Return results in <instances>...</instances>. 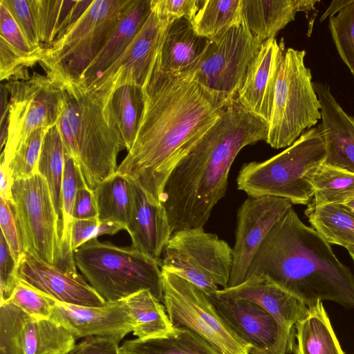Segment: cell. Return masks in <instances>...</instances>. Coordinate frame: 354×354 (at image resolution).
I'll return each instance as SVG.
<instances>
[{"label":"cell","mask_w":354,"mask_h":354,"mask_svg":"<svg viewBox=\"0 0 354 354\" xmlns=\"http://www.w3.org/2000/svg\"><path fill=\"white\" fill-rule=\"evenodd\" d=\"M142 90L137 134L116 172L162 203L171 171L218 119L223 106L196 82L162 72L157 59Z\"/></svg>","instance_id":"6da1fadb"},{"label":"cell","mask_w":354,"mask_h":354,"mask_svg":"<svg viewBox=\"0 0 354 354\" xmlns=\"http://www.w3.org/2000/svg\"><path fill=\"white\" fill-rule=\"evenodd\" d=\"M268 123L237 98L223 106L216 122L177 164L163 190L162 203L173 232L203 227L224 197L228 176L245 147L268 138Z\"/></svg>","instance_id":"7a4b0ae2"},{"label":"cell","mask_w":354,"mask_h":354,"mask_svg":"<svg viewBox=\"0 0 354 354\" xmlns=\"http://www.w3.org/2000/svg\"><path fill=\"white\" fill-rule=\"evenodd\" d=\"M252 275L270 279L307 306L328 300L354 309V275L292 207L261 243L246 279Z\"/></svg>","instance_id":"3957f363"},{"label":"cell","mask_w":354,"mask_h":354,"mask_svg":"<svg viewBox=\"0 0 354 354\" xmlns=\"http://www.w3.org/2000/svg\"><path fill=\"white\" fill-rule=\"evenodd\" d=\"M62 93L57 125L65 150L94 189L115 174L119 153L126 149L115 113L113 95L91 91L84 81L52 66L42 67Z\"/></svg>","instance_id":"277c9868"},{"label":"cell","mask_w":354,"mask_h":354,"mask_svg":"<svg viewBox=\"0 0 354 354\" xmlns=\"http://www.w3.org/2000/svg\"><path fill=\"white\" fill-rule=\"evenodd\" d=\"M326 150L319 125L312 127L287 149L262 162L244 164L238 189L248 196H270L308 205L314 194L313 178L324 164Z\"/></svg>","instance_id":"5b68a950"},{"label":"cell","mask_w":354,"mask_h":354,"mask_svg":"<svg viewBox=\"0 0 354 354\" xmlns=\"http://www.w3.org/2000/svg\"><path fill=\"white\" fill-rule=\"evenodd\" d=\"M75 265L106 301L142 290L163 303L161 263L130 247L92 239L73 252Z\"/></svg>","instance_id":"8992f818"},{"label":"cell","mask_w":354,"mask_h":354,"mask_svg":"<svg viewBox=\"0 0 354 354\" xmlns=\"http://www.w3.org/2000/svg\"><path fill=\"white\" fill-rule=\"evenodd\" d=\"M11 205L24 252L63 270L77 273L74 259L67 255L62 245V223L46 180L37 174L15 180Z\"/></svg>","instance_id":"52a82bcc"},{"label":"cell","mask_w":354,"mask_h":354,"mask_svg":"<svg viewBox=\"0 0 354 354\" xmlns=\"http://www.w3.org/2000/svg\"><path fill=\"white\" fill-rule=\"evenodd\" d=\"M306 51L286 50L277 80L266 142L280 149L292 145L306 129L322 118L321 105L313 87Z\"/></svg>","instance_id":"ba28073f"},{"label":"cell","mask_w":354,"mask_h":354,"mask_svg":"<svg viewBox=\"0 0 354 354\" xmlns=\"http://www.w3.org/2000/svg\"><path fill=\"white\" fill-rule=\"evenodd\" d=\"M133 0H94L67 32L43 49L39 64L80 77L116 29Z\"/></svg>","instance_id":"9c48e42d"},{"label":"cell","mask_w":354,"mask_h":354,"mask_svg":"<svg viewBox=\"0 0 354 354\" xmlns=\"http://www.w3.org/2000/svg\"><path fill=\"white\" fill-rule=\"evenodd\" d=\"M232 266V248L203 227L174 232L161 259V268L186 279L207 295L218 286L227 287Z\"/></svg>","instance_id":"30bf717a"},{"label":"cell","mask_w":354,"mask_h":354,"mask_svg":"<svg viewBox=\"0 0 354 354\" xmlns=\"http://www.w3.org/2000/svg\"><path fill=\"white\" fill-rule=\"evenodd\" d=\"M261 44L242 20L221 39L210 41L194 67L181 77L198 84L222 107L236 98Z\"/></svg>","instance_id":"8fae6325"},{"label":"cell","mask_w":354,"mask_h":354,"mask_svg":"<svg viewBox=\"0 0 354 354\" xmlns=\"http://www.w3.org/2000/svg\"><path fill=\"white\" fill-rule=\"evenodd\" d=\"M161 270L163 304L175 328L193 331L222 354H250V347L230 328L203 290L174 272Z\"/></svg>","instance_id":"7c38bea8"},{"label":"cell","mask_w":354,"mask_h":354,"mask_svg":"<svg viewBox=\"0 0 354 354\" xmlns=\"http://www.w3.org/2000/svg\"><path fill=\"white\" fill-rule=\"evenodd\" d=\"M9 93L8 138L1 163L10 164L17 149L35 131L57 124L62 93L51 78L36 72L23 80L3 83Z\"/></svg>","instance_id":"4fadbf2b"},{"label":"cell","mask_w":354,"mask_h":354,"mask_svg":"<svg viewBox=\"0 0 354 354\" xmlns=\"http://www.w3.org/2000/svg\"><path fill=\"white\" fill-rule=\"evenodd\" d=\"M171 20L151 12L120 57L99 77L86 85L95 92L113 95L120 87H142L154 66L166 28Z\"/></svg>","instance_id":"5bb4252c"},{"label":"cell","mask_w":354,"mask_h":354,"mask_svg":"<svg viewBox=\"0 0 354 354\" xmlns=\"http://www.w3.org/2000/svg\"><path fill=\"white\" fill-rule=\"evenodd\" d=\"M292 203L283 198L248 196L237 211L233 266L227 288L236 286L247 277L249 267L263 240Z\"/></svg>","instance_id":"9a60e30c"},{"label":"cell","mask_w":354,"mask_h":354,"mask_svg":"<svg viewBox=\"0 0 354 354\" xmlns=\"http://www.w3.org/2000/svg\"><path fill=\"white\" fill-rule=\"evenodd\" d=\"M221 290L234 298L254 301L266 309L274 318L278 326V336L273 354L292 353L295 326L308 309L301 299L262 276L252 275L236 286Z\"/></svg>","instance_id":"2e32d148"},{"label":"cell","mask_w":354,"mask_h":354,"mask_svg":"<svg viewBox=\"0 0 354 354\" xmlns=\"http://www.w3.org/2000/svg\"><path fill=\"white\" fill-rule=\"evenodd\" d=\"M207 295L230 328L250 347V354H273L278 326L266 309L254 301L234 298L221 289Z\"/></svg>","instance_id":"e0dca14e"},{"label":"cell","mask_w":354,"mask_h":354,"mask_svg":"<svg viewBox=\"0 0 354 354\" xmlns=\"http://www.w3.org/2000/svg\"><path fill=\"white\" fill-rule=\"evenodd\" d=\"M19 280L62 303L91 307L106 301L77 272H69L24 252L17 271Z\"/></svg>","instance_id":"ac0fdd59"},{"label":"cell","mask_w":354,"mask_h":354,"mask_svg":"<svg viewBox=\"0 0 354 354\" xmlns=\"http://www.w3.org/2000/svg\"><path fill=\"white\" fill-rule=\"evenodd\" d=\"M50 318L63 326L75 339L100 336L120 342L133 329L132 319L122 299L106 301L102 307L56 301Z\"/></svg>","instance_id":"d6986e66"},{"label":"cell","mask_w":354,"mask_h":354,"mask_svg":"<svg viewBox=\"0 0 354 354\" xmlns=\"http://www.w3.org/2000/svg\"><path fill=\"white\" fill-rule=\"evenodd\" d=\"M286 50L275 37L263 42L250 64L237 95L240 104L268 124L270 120L275 88Z\"/></svg>","instance_id":"ffe728a7"},{"label":"cell","mask_w":354,"mask_h":354,"mask_svg":"<svg viewBox=\"0 0 354 354\" xmlns=\"http://www.w3.org/2000/svg\"><path fill=\"white\" fill-rule=\"evenodd\" d=\"M131 183L133 204L127 230L131 245L161 263L163 250L174 232L167 212L163 203L151 198L140 184L133 180Z\"/></svg>","instance_id":"44dd1931"},{"label":"cell","mask_w":354,"mask_h":354,"mask_svg":"<svg viewBox=\"0 0 354 354\" xmlns=\"http://www.w3.org/2000/svg\"><path fill=\"white\" fill-rule=\"evenodd\" d=\"M321 105L326 157L323 165L354 174V117L345 112L329 86L313 82Z\"/></svg>","instance_id":"7402d4cb"},{"label":"cell","mask_w":354,"mask_h":354,"mask_svg":"<svg viewBox=\"0 0 354 354\" xmlns=\"http://www.w3.org/2000/svg\"><path fill=\"white\" fill-rule=\"evenodd\" d=\"M210 40L198 35L192 21L183 17L172 19L165 32L157 62L164 73L182 76L201 58Z\"/></svg>","instance_id":"603a6c76"},{"label":"cell","mask_w":354,"mask_h":354,"mask_svg":"<svg viewBox=\"0 0 354 354\" xmlns=\"http://www.w3.org/2000/svg\"><path fill=\"white\" fill-rule=\"evenodd\" d=\"M314 0H242V20L261 43L295 20L298 12L306 15L315 10Z\"/></svg>","instance_id":"cb8c5ba5"},{"label":"cell","mask_w":354,"mask_h":354,"mask_svg":"<svg viewBox=\"0 0 354 354\" xmlns=\"http://www.w3.org/2000/svg\"><path fill=\"white\" fill-rule=\"evenodd\" d=\"M151 1L133 0L116 29L80 77L86 85L99 77L127 48L151 12Z\"/></svg>","instance_id":"d4e9b609"},{"label":"cell","mask_w":354,"mask_h":354,"mask_svg":"<svg viewBox=\"0 0 354 354\" xmlns=\"http://www.w3.org/2000/svg\"><path fill=\"white\" fill-rule=\"evenodd\" d=\"M295 338L294 354H344L319 300L296 324Z\"/></svg>","instance_id":"484cf974"},{"label":"cell","mask_w":354,"mask_h":354,"mask_svg":"<svg viewBox=\"0 0 354 354\" xmlns=\"http://www.w3.org/2000/svg\"><path fill=\"white\" fill-rule=\"evenodd\" d=\"M43 49L61 38L92 1L30 0Z\"/></svg>","instance_id":"4316f807"},{"label":"cell","mask_w":354,"mask_h":354,"mask_svg":"<svg viewBox=\"0 0 354 354\" xmlns=\"http://www.w3.org/2000/svg\"><path fill=\"white\" fill-rule=\"evenodd\" d=\"M133 322V334L138 339H147L174 333L171 324L163 303L148 290H142L122 299Z\"/></svg>","instance_id":"83f0119b"},{"label":"cell","mask_w":354,"mask_h":354,"mask_svg":"<svg viewBox=\"0 0 354 354\" xmlns=\"http://www.w3.org/2000/svg\"><path fill=\"white\" fill-rule=\"evenodd\" d=\"M97 218L127 230L133 204L131 180L117 172L98 184L93 189Z\"/></svg>","instance_id":"f1b7e54d"},{"label":"cell","mask_w":354,"mask_h":354,"mask_svg":"<svg viewBox=\"0 0 354 354\" xmlns=\"http://www.w3.org/2000/svg\"><path fill=\"white\" fill-rule=\"evenodd\" d=\"M21 341L23 354H68L76 345L73 335L58 322L28 315Z\"/></svg>","instance_id":"f546056e"},{"label":"cell","mask_w":354,"mask_h":354,"mask_svg":"<svg viewBox=\"0 0 354 354\" xmlns=\"http://www.w3.org/2000/svg\"><path fill=\"white\" fill-rule=\"evenodd\" d=\"M122 354H222L207 340L184 328L174 333L147 339L127 340L120 346Z\"/></svg>","instance_id":"4dcf8cb0"},{"label":"cell","mask_w":354,"mask_h":354,"mask_svg":"<svg viewBox=\"0 0 354 354\" xmlns=\"http://www.w3.org/2000/svg\"><path fill=\"white\" fill-rule=\"evenodd\" d=\"M313 228L329 244L354 247V210L344 204H328L304 212Z\"/></svg>","instance_id":"1f68e13d"},{"label":"cell","mask_w":354,"mask_h":354,"mask_svg":"<svg viewBox=\"0 0 354 354\" xmlns=\"http://www.w3.org/2000/svg\"><path fill=\"white\" fill-rule=\"evenodd\" d=\"M192 22L198 35L218 41L242 22V0H203Z\"/></svg>","instance_id":"d6a6232c"},{"label":"cell","mask_w":354,"mask_h":354,"mask_svg":"<svg viewBox=\"0 0 354 354\" xmlns=\"http://www.w3.org/2000/svg\"><path fill=\"white\" fill-rule=\"evenodd\" d=\"M65 162L63 140L57 124L45 133L40 158L39 174L47 181L54 205L62 221L61 191Z\"/></svg>","instance_id":"836d02e7"},{"label":"cell","mask_w":354,"mask_h":354,"mask_svg":"<svg viewBox=\"0 0 354 354\" xmlns=\"http://www.w3.org/2000/svg\"><path fill=\"white\" fill-rule=\"evenodd\" d=\"M312 209L328 204H346L354 200V174L322 165L313 178Z\"/></svg>","instance_id":"e575fe53"},{"label":"cell","mask_w":354,"mask_h":354,"mask_svg":"<svg viewBox=\"0 0 354 354\" xmlns=\"http://www.w3.org/2000/svg\"><path fill=\"white\" fill-rule=\"evenodd\" d=\"M112 102L125 148L129 151L135 140L144 108L142 88L122 86L113 93Z\"/></svg>","instance_id":"d590c367"},{"label":"cell","mask_w":354,"mask_h":354,"mask_svg":"<svg viewBox=\"0 0 354 354\" xmlns=\"http://www.w3.org/2000/svg\"><path fill=\"white\" fill-rule=\"evenodd\" d=\"M86 184L79 165L69 155L65 153L62 198V243L67 255L74 259L71 249V230L73 222V213L76 193L78 188Z\"/></svg>","instance_id":"8d00e7d4"},{"label":"cell","mask_w":354,"mask_h":354,"mask_svg":"<svg viewBox=\"0 0 354 354\" xmlns=\"http://www.w3.org/2000/svg\"><path fill=\"white\" fill-rule=\"evenodd\" d=\"M329 30L340 57L354 77V0L329 19Z\"/></svg>","instance_id":"74e56055"},{"label":"cell","mask_w":354,"mask_h":354,"mask_svg":"<svg viewBox=\"0 0 354 354\" xmlns=\"http://www.w3.org/2000/svg\"><path fill=\"white\" fill-rule=\"evenodd\" d=\"M48 129L41 128L35 131L16 151L8 165L15 180L28 178L39 174L43 140Z\"/></svg>","instance_id":"f35d334b"},{"label":"cell","mask_w":354,"mask_h":354,"mask_svg":"<svg viewBox=\"0 0 354 354\" xmlns=\"http://www.w3.org/2000/svg\"><path fill=\"white\" fill-rule=\"evenodd\" d=\"M26 316L12 304H0V354H23L21 333Z\"/></svg>","instance_id":"ab89813d"},{"label":"cell","mask_w":354,"mask_h":354,"mask_svg":"<svg viewBox=\"0 0 354 354\" xmlns=\"http://www.w3.org/2000/svg\"><path fill=\"white\" fill-rule=\"evenodd\" d=\"M5 302L15 305L30 317L49 319L56 300L19 280L10 297Z\"/></svg>","instance_id":"60d3db41"},{"label":"cell","mask_w":354,"mask_h":354,"mask_svg":"<svg viewBox=\"0 0 354 354\" xmlns=\"http://www.w3.org/2000/svg\"><path fill=\"white\" fill-rule=\"evenodd\" d=\"M40 54L21 52L0 37V79L1 81L23 80L30 77L28 68L39 63Z\"/></svg>","instance_id":"b9f144b4"},{"label":"cell","mask_w":354,"mask_h":354,"mask_svg":"<svg viewBox=\"0 0 354 354\" xmlns=\"http://www.w3.org/2000/svg\"><path fill=\"white\" fill-rule=\"evenodd\" d=\"M23 30L31 48L41 53V47L30 0H0Z\"/></svg>","instance_id":"7bdbcfd3"},{"label":"cell","mask_w":354,"mask_h":354,"mask_svg":"<svg viewBox=\"0 0 354 354\" xmlns=\"http://www.w3.org/2000/svg\"><path fill=\"white\" fill-rule=\"evenodd\" d=\"M124 228L111 223H102L97 218L75 219L71 230V249L73 252L86 242L105 234L113 235Z\"/></svg>","instance_id":"ee69618b"},{"label":"cell","mask_w":354,"mask_h":354,"mask_svg":"<svg viewBox=\"0 0 354 354\" xmlns=\"http://www.w3.org/2000/svg\"><path fill=\"white\" fill-rule=\"evenodd\" d=\"M17 262L12 256L8 245L0 235V303L6 301L12 294L17 283Z\"/></svg>","instance_id":"f6af8a7d"},{"label":"cell","mask_w":354,"mask_h":354,"mask_svg":"<svg viewBox=\"0 0 354 354\" xmlns=\"http://www.w3.org/2000/svg\"><path fill=\"white\" fill-rule=\"evenodd\" d=\"M0 225L12 256L18 262L24 252L19 227L12 205L0 196Z\"/></svg>","instance_id":"bcb514c9"},{"label":"cell","mask_w":354,"mask_h":354,"mask_svg":"<svg viewBox=\"0 0 354 354\" xmlns=\"http://www.w3.org/2000/svg\"><path fill=\"white\" fill-rule=\"evenodd\" d=\"M0 37L15 48L28 54H40L34 50L23 30L8 8L0 3Z\"/></svg>","instance_id":"7dc6e473"},{"label":"cell","mask_w":354,"mask_h":354,"mask_svg":"<svg viewBox=\"0 0 354 354\" xmlns=\"http://www.w3.org/2000/svg\"><path fill=\"white\" fill-rule=\"evenodd\" d=\"M203 0H151V10L169 20L185 17H195Z\"/></svg>","instance_id":"c3c4849f"},{"label":"cell","mask_w":354,"mask_h":354,"mask_svg":"<svg viewBox=\"0 0 354 354\" xmlns=\"http://www.w3.org/2000/svg\"><path fill=\"white\" fill-rule=\"evenodd\" d=\"M118 343L111 337H88L75 345L68 354H122Z\"/></svg>","instance_id":"681fc988"},{"label":"cell","mask_w":354,"mask_h":354,"mask_svg":"<svg viewBox=\"0 0 354 354\" xmlns=\"http://www.w3.org/2000/svg\"><path fill=\"white\" fill-rule=\"evenodd\" d=\"M75 219L97 218V209L93 190L86 184L80 186L76 193L73 213Z\"/></svg>","instance_id":"f907efd6"},{"label":"cell","mask_w":354,"mask_h":354,"mask_svg":"<svg viewBox=\"0 0 354 354\" xmlns=\"http://www.w3.org/2000/svg\"><path fill=\"white\" fill-rule=\"evenodd\" d=\"M1 196L6 200L10 205L12 203V186L15 179L10 171L8 166L1 163Z\"/></svg>","instance_id":"816d5d0a"},{"label":"cell","mask_w":354,"mask_h":354,"mask_svg":"<svg viewBox=\"0 0 354 354\" xmlns=\"http://www.w3.org/2000/svg\"><path fill=\"white\" fill-rule=\"evenodd\" d=\"M0 97V124H3L8 118L9 111V93L3 83L1 84Z\"/></svg>","instance_id":"f5cc1de1"},{"label":"cell","mask_w":354,"mask_h":354,"mask_svg":"<svg viewBox=\"0 0 354 354\" xmlns=\"http://www.w3.org/2000/svg\"><path fill=\"white\" fill-rule=\"evenodd\" d=\"M352 1H353L351 0L333 1L329 7L326 10L324 13L321 17L320 21H323L328 17H333L335 13L339 12L342 9L350 4Z\"/></svg>","instance_id":"db71d44e"},{"label":"cell","mask_w":354,"mask_h":354,"mask_svg":"<svg viewBox=\"0 0 354 354\" xmlns=\"http://www.w3.org/2000/svg\"><path fill=\"white\" fill-rule=\"evenodd\" d=\"M8 121L7 120L1 124L0 127V142L1 150L3 151L8 138Z\"/></svg>","instance_id":"11a10c76"},{"label":"cell","mask_w":354,"mask_h":354,"mask_svg":"<svg viewBox=\"0 0 354 354\" xmlns=\"http://www.w3.org/2000/svg\"><path fill=\"white\" fill-rule=\"evenodd\" d=\"M348 253L350 254L352 259L354 261V247L353 246H348L346 248Z\"/></svg>","instance_id":"9f6ffc18"},{"label":"cell","mask_w":354,"mask_h":354,"mask_svg":"<svg viewBox=\"0 0 354 354\" xmlns=\"http://www.w3.org/2000/svg\"><path fill=\"white\" fill-rule=\"evenodd\" d=\"M344 205L354 210V200H353Z\"/></svg>","instance_id":"6f0895ef"}]
</instances>
